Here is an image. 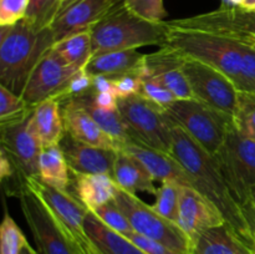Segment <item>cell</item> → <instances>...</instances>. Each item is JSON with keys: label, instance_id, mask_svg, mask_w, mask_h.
Segmentation results:
<instances>
[{"label": "cell", "instance_id": "1", "mask_svg": "<svg viewBox=\"0 0 255 254\" xmlns=\"http://www.w3.org/2000/svg\"><path fill=\"white\" fill-rule=\"evenodd\" d=\"M164 46L182 57L199 60L226 75L238 91L255 94V49L243 37L187 29L167 21Z\"/></svg>", "mask_w": 255, "mask_h": 254}, {"label": "cell", "instance_id": "2", "mask_svg": "<svg viewBox=\"0 0 255 254\" xmlns=\"http://www.w3.org/2000/svg\"><path fill=\"white\" fill-rule=\"evenodd\" d=\"M171 156L188 173L196 189L211 199L226 221L248 246L255 249V241L243 207L234 199L213 154L207 152L179 126L172 129Z\"/></svg>", "mask_w": 255, "mask_h": 254}, {"label": "cell", "instance_id": "3", "mask_svg": "<svg viewBox=\"0 0 255 254\" xmlns=\"http://www.w3.org/2000/svg\"><path fill=\"white\" fill-rule=\"evenodd\" d=\"M54 44L50 27L36 30L25 19L0 26V85L21 96L32 70Z\"/></svg>", "mask_w": 255, "mask_h": 254}, {"label": "cell", "instance_id": "4", "mask_svg": "<svg viewBox=\"0 0 255 254\" xmlns=\"http://www.w3.org/2000/svg\"><path fill=\"white\" fill-rule=\"evenodd\" d=\"M92 56L149 45L162 47L168 36L167 21L151 22L129 11L124 0L115 5L91 30Z\"/></svg>", "mask_w": 255, "mask_h": 254}, {"label": "cell", "instance_id": "5", "mask_svg": "<svg viewBox=\"0 0 255 254\" xmlns=\"http://www.w3.org/2000/svg\"><path fill=\"white\" fill-rule=\"evenodd\" d=\"M164 111L174 126L181 127L213 156L234 127L233 116L196 99L176 100Z\"/></svg>", "mask_w": 255, "mask_h": 254}, {"label": "cell", "instance_id": "6", "mask_svg": "<svg viewBox=\"0 0 255 254\" xmlns=\"http://www.w3.org/2000/svg\"><path fill=\"white\" fill-rule=\"evenodd\" d=\"M117 110L137 143L171 154L174 124L167 116L164 109L137 94L119 99Z\"/></svg>", "mask_w": 255, "mask_h": 254}, {"label": "cell", "instance_id": "7", "mask_svg": "<svg viewBox=\"0 0 255 254\" xmlns=\"http://www.w3.org/2000/svg\"><path fill=\"white\" fill-rule=\"evenodd\" d=\"M115 203L120 207L131 223L134 232L159 242L181 253L189 254L191 239L174 222L164 218L137 194L129 193L117 186Z\"/></svg>", "mask_w": 255, "mask_h": 254}, {"label": "cell", "instance_id": "8", "mask_svg": "<svg viewBox=\"0 0 255 254\" xmlns=\"http://www.w3.org/2000/svg\"><path fill=\"white\" fill-rule=\"evenodd\" d=\"M214 158L234 199L242 207L248 204L255 187V141L233 127Z\"/></svg>", "mask_w": 255, "mask_h": 254}, {"label": "cell", "instance_id": "9", "mask_svg": "<svg viewBox=\"0 0 255 254\" xmlns=\"http://www.w3.org/2000/svg\"><path fill=\"white\" fill-rule=\"evenodd\" d=\"M182 70L194 99L233 116L239 91L226 75L206 62L189 57H183Z\"/></svg>", "mask_w": 255, "mask_h": 254}, {"label": "cell", "instance_id": "10", "mask_svg": "<svg viewBox=\"0 0 255 254\" xmlns=\"http://www.w3.org/2000/svg\"><path fill=\"white\" fill-rule=\"evenodd\" d=\"M17 198L40 254H77L45 204L24 183L17 192Z\"/></svg>", "mask_w": 255, "mask_h": 254}, {"label": "cell", "instance_id": "11", "mask_svg": "<svg viewBox=\"0 0 255 254\" xmlns=\"http://www.w3.org/2000/svg\"><path fill=\"white\" fill-rule=\"evenodd\" d=\"M22 183L45 204L71 243L87 239L84 226L89 209L74 193L49 186L37 176L29 177Z\"/></svg>", "mask_w": 255, "mask_h": 254}, {"label": "cell", "instance_id": "12", "mask_svg": "<svg viewBox=\"0 0 255 254\" xmlns=\"http://www.w3.org/2000/svg\"><path fill=\"white\" fill-rule=\"evenodd\" d=\"M76 71L79 70L67 64L52 47L32 70L21 97L31 107L51 97L55 99Z\"/></svg>", "mask_w": 255, "mask_h": 254}, {"label": "cell", "instance_id": "13", "mask_svg": "<svg viewBox=\"0 0 255 254\" xmlns=\"http://www.w3.org/2000/svg\"><path fill=\"white\" fill-rule=\"evenodd\" d=\"M1 148L14 163L22 179L37 176L39 157L42 151L41 142L31 126V115L20 121L0 124Z\"/></svg>", "mask_w": 255, "mask_h": 254}, {"label": "cell", "instance_id": "14", "mask_svg": "<svg viewBox=\"0 0 255 254\" xmlns=\"http://www.w3.org/2000/svg\"><path fill=\"white\" fill-rule=\"evenodd\" d=\"M169 22L187 29L206 30L255 39V11H248L242 7L221 6L213 11L183 19H174Z\"/></svg>", "mask_w": 255, "mask_h": 254}, {"label": "cell", "instance_id": "15", "mask_svg": "<svg viewBox=\"0 0 255 254\" xmlns=\"http://www.w3.org/2000/svg\"><path fill=\"white\" fill-rule=\"evenodd\" d=\"M121 0H71L62 5L51 24L55 42L91 30Z\"/></svg>", "mask_w": 255, "mask_h": 254}, {"label": "cell", "instance_id": "16", "mask_svg": "<svg viewBox=\"0 0 255 254\" xmlns=\"http://www.w3.org/2000/svg\"><path fill=\"white\" fill-rule=\"evenodd\" d=\"M221 209L198 189L191 186H181L177 226L194 239L202 232L226 223Z\"/></svg>", "mask_w": 255, "mask_h": 254}, {"label": "cell", "instance_id": "17", "mask_svg": "<svg viewBox=\"0 0 255 254\" xmlns=\"http://www.w3.org/2000/svg\"><path fill=\"white\" fill-rule=\"evenodd\" d=\"M71 173H104L114 177L119 151L92 146L74 138L66 132L59 143Z\"/></svg>", "mask_w": 255, "mask_h": 254}, {"label": "cell", "instance_id": "18", "mask_svg": "<svg viewBox=\"0 0 255 254\" xmlns=\"http://www.w3.org/2000/svg\"><path fill=\"white\" fill-rule=\"evenodd\" d=\"M120 151L126 152L138 159L151 173L154 181H158L161 183L177 182L183 186L193 187L188 173L169 153L154 149L143 143H136V142H129L125 144Z\"/></svg>", "mask_w": 255, "mask_h": 254}, {"label": "cell", "instance_id": "19", "mask_svg": "<svg viewBox=\"0 0 255 254\" xmlns=\"http://www.w3.org/2000/svg\"><path fill=\"white\" fill-rule=\"evenodd\" d=\"M61 111L66 132L74 138L92 146L119 151L116 142L75 100H67L62 102Z\"/></svg>", "mask_w": 255, "mask_h": 254}, {"label": "cell", "instance_id": "20", "mask_svg": "<svg viewBox=\"0 0 255 254\" xmlns=\"http://www.w3.org/2000/svg\"><path fill=\"white\" fill-rule=\"evenodd\" d=\"M189 254H255V249L248 246L226 222L192 239Z\"/></svg>", "mask_w": 255, "mask_h": 254}, {"label": "cell", "instance_id": "21", "mask_svg": "<svg viewBox=\"0 0 255 254\" xmlns=\"http://www.w3.org/2000/svg\"><path fill=\"white\" fill-rule=\"evenodd\" d=\"M146 59L147 55L142 54L137 49L117 50L92 56L85 70L91 76L102 75L114 79L122 75L138 74L143 77Z\"/></svg>", "mask_w": 255, "mask_h": 254}, {"label": "cell", "instance_id": "22", "mask_svg": "<svg viewBox=\"0 0 255 254\" xmlns=\"http://www.w3.org/2000/svg\"><path fill=\"white\" fill-rule=\"evenodd\" d=\"M71 184L75 196L91 212L114 201L117 188L114 177L104 173H72Z\"/></svg>", "mask_w": 255, "mask_h": 254}, {"label": "cell", "instance_id": "23", "mask_svg": "<svg viewBox=\"0 0 255 254\" xmlns=\"http://www.w3.org/2000/svg\"><path fill=\"white\" fill-rule=\"evenodd\" d=\"M31 126L42 147L59 146L66 133L59 100L51 97L36 105L31 114Z\"/></svg>", "mask_w": 255, "mask_h": 254}, {"label": "cell", "instance_id": "24", "mask_svg": "<svg viewBox=\"0 0 255 254\" xmlns=\"http://www.w3.org/2000/svg\"><path fill=\"white\" fill-rule=\"evenodd\" d=\"M114 179L120 188L137 194L139 192L157 194V187L154 179L146 167L131 154L124 151H119L115 163Z\"/></svg>", "mask_w": 255, "mask_h": 254}, {"label": "cell", "instance_id": "25", "mask_svg": "<svg viewBox=\"0 0 255 254\" xmlns=\"http://www.w3.org/2000/svg\"><path fill=\"white\" fill-rule=\"evenodd\" d=\"M75 101L90 114V116L99 124V126L114 139L119 146V151L129 142H136L131 129L125 124L119 110H105L97 106L94 101V89L81 96L74 97Z\"/></svg>", "mask_w": 255, "mask_h": 254}, {"label": "cell", "instance_id": "26", "mask_svg": "<svg viewBox=\"0 0 255 254\" xmlns=\"http://www.w3.org/2000/svg\"><path fill=\"white\" fill-rule=\"evenodd\" d=\"M85 233L105 254H146L127 237L102 223L91 211L85 218Z\"/></svg>", "mask_w": 255, "mask_h": 254}, {"label": "cell", "instance_id": "27", "mask_svg": "<svg viewBox=\"0 0 255 254\" xmlns=\"http://www.w3.org/2000/svg\"><path fill=\"white\" fill-rule=\"evenodd\" d=\"M66 158L60 146L44 147L39 157L37 177L44 183L55 187L60 191L69 192L71 178Z\"/></svg>", "mask_w": 255, "mask_h": 254}, {"label": "cell", "instance_id": "28", "mask_svg": "<svg viewBox=\"0 0 255 254\" xmlns=\"http://www.w3.org/2000/svg\"><path fill=\"white\" fill-rule=\"evenodd\" d=\"M52 47L74 69H85L92 57L91 31L89 30V31H82L65 37L55 42Z\"/></svg>", "mask_w": 255, "mask_h": 254}, {"label": "cell", "instance_id": "29", "mask_svg": "<svg viewBox=\"0 0 255 254\" xmlns=\"http://www.w3.org/2000/svg\"><path fill=\"white\" fill-rule=\"evenodd\" d=\"M233 122L234 127L243 136L255 141V94L238 92Z\"/></svg>", "mask_w": 255, "mask_h": 254}, {"label": "cell", "instance_id": "30", "mask_svg": "<svg viewBox=\"0 0 255 254\" xmlns=\"http://www.w3.org/2000/svg\"><path fill=\"white\" fill-rule=\"evenodd\" d=\"M34 107L19 95L0 85V124L20 121L32 114Z\"/></svg>", "mask_w": 255, "mask_h": 254}, {"label": "cell", "instance_id": "31", "mask_svg": "<svg viewBox=\"0 0 255 254\" xmlns=\"http://www.w3.org/2000/svg\"><path fill=\"white\" fill-rule=\"evenodd\" d=\"M62 5L61 0H30L25 20L36 30L49 29Z\"/></svg>", "mask_w": 255, "mask_h": 254}, {"label": "cell", "instance_id": "32", "mask_svg": "<svg viewBox=\"0 0 255 254\" xmlns=\"http://www.w3.org/2000/svg\"><path fill=\"white\" fill-rule=\"evenodd\" d=\"M182 184L177 182H163L158 187L156 194V202L152 207L161 216L177 224L179 208V194Z\"/></svg>", "mask_w": 255, "mask_h": 254}, {"label": "cell", "instance_id": "33", "mask_svg": "<svg viewBox=\"0 0 255 254\" xmlns=\"http://www.w3.org/2000/svg\"><path fill=\"white\" fill-rule=\"evenodd\" d=\"M26 243V238L19 226L9 214L5 213L0 226V254H20Z\"/></svg>", "mask_w": 255, "mask_h": 254}, {"label": "cell", "instance_id": "34", "mask_svg": "<svg viewBox=\"0 0 255 254\" xmlns=\"http://www.w3.org/2000/svg\"><path fill=\"white\" fill-rule=\"evenodd\" d=\"M92 213L102 222V223L106 224L107 227H110L114 231L119 232L122 236L128 237L129 234L133 232L131 223L127 219V217L125 216L124 212L120 209V207L115 203V201L109 202L105 206L99 207L97 209H95Z\"/></svg>", "mask_w": 255, "mask_h": 254}, {"label": "cell", "instance_id": "35", "mask_svg": "<svg viewBox=\"0 0 255 254\" xmlns=\"http://www.w3.org/2000/svg\"><path fill=\"white\" fill-rule=\"evenodd\" d=\"M124 4L134 15L151 22H163L168 15L163 0H124Z\"/></svg>", "mask_w": 255, "mask_h": 254}, {"label": "cell", "instance_id": "36", "mask_svg": "<svg viewBox=\"0 0 255 254\" xmlns=\"http://www.w3.org/2000/svg\"><path fill=\"white\" fill-rule=\"evenodd\" d=\"M139 94L152 101L153 104L158 105L162 109H166L171 104L176 101V96L164 86L162 82L153 77H144L142 79V87Z\"/></svg>", "mask_w": 255, "mask_h": 254}, {"label": "cell", "instance_id": "37", "mask_svg": "<svg viewBox=\"0 0 255 254\" xmlns=\"http://www.w3.org/2000/svg\"><path fill=\"white\" fill-rule=\"evenodd\" d=\"M90 90H92V76L86 70L81 69L72 75V77L69 80L64 90L55 99L59 100L60 104H62L67 100H71L74 97L86 94Z\"/></svg>", "mask_w": 255, "mask_h": 254}, {"label": "cell", "instance_id": "38", "mask_svg": "<svg viewBox=\"0 0 255 254\" xmlns=\"http://www.w3.org/2000/svg\"><path fill=\"white\" fill-rule=\"evenodd\" d=\"M30 0H0V26H9L25 19Z\"/></svg>", "mask_w": 255, "mask_h": 254}, {"label": "cell", "instance_id": "39", "mask_svg": "<svg viewBox=\"0 0 255 254\" xmlns=\"http://www.w3.org/2000/svg\"><path fill=\"white\" fill-rule=\"evenodd\" d=\"M114 91L119 99L132 96L141 92L142 77L138 74H127L114 77Z\"/></svg>", "mask_w": 255, "mask_h": 254}, {"label": "cell", "instance_id": "40", "mask_svg": "<svg viewBox=\"0 0 255 254\" xmlns=\"http://www.w3.org/2000/svg\"><path fill=\"white\" fill-rule=\"evenodd\" d=\"M127 238L132 242L133 244H136L142 252H144L146 254H184L181 252H177L174 249L169 248V247L164 246V244L159 243V242L153 241L151 238H147V237L142 236V234L137 233V232H132Z\"/></svg>", "mask_w": 255, "mask_h": 254}, {"label": "cell", "instance_id": "41", "mask_svg": "<svg viewBox=\"0 0 255 254\" xmlns=\"http://www.w3.org/2000/svg\"><path fill=\"white\" fill-rule=\"evenodd\" d=\"M94 101L105 110H117L119 107V97L115 92H96L94 90Z\"/></svg>", "mask_w": 255, "mask_h": 254}, {"label": "cell", "instance_id": "42", "mask_svg": "<svg viewBox=\"0 0 255 254\" xmlns=\"http://www.w3.org/2000/svg\"><path fill=\"white\" fill-rule=\"evenodd\" d=\"M92 89L96 92H115L114 80L109 76H92Z\"/></svg>", "mask_w": 255, "mask_h": 254}, {"label": "cell", "instance_id": "43", "mask_svg": "<svg viewBox=\"0 0 255 254\" xmlns=\"http://www.w3.org/2000/svg\"><path fill=\"white\" fill-rule=\"evenodd\" d=\"M16 171L14 163L10 159V157L7 156L6 152L1 148V157H0V176L1 178H7V177H11L14 174V172Z\"/></svg>", "mask_w": 255, "mask_h": 254}, {"label": "cell", "instance_id": "44", "mask_svg": "<svg viewBox=\"0 0 255 254\" xmlns=\"http://www.w3.org/2000/svg\"><path fill=\"white\" fill-rule=\"evenodd\" d=\"M89 241V237H87V239H85V241H81V242H76V243H72V246H74L75 251H76L77 254H89V252H87L86 247H85V243Z\"/></svg>", "mask_w": 255, "mask_h": 254}, {"label": "cell", "instance_id": "45", "mask_svg": "<svg viewBox=\"0 0 255 254\" xmlns=\"http://www.w3.org/2000/svg\"><path fill=\"white\" fill-rule=\"evenodd\" d=\"M244 0H222L221 6L224 7H242Z\"/></svg>", "mask_w": 255, "mask_h": 254}, {"label": "cell", "instance_id": "46", "mask_svg": "<svg viewBox=\"0 0 255 254\" xmlns=\"http://www.w3.org/2000/svg\"><path fill=\"white\" fill-rule=\"evenodd\" d=\"M85 247H86V249H87V252H89V254H105L104 252H102L100 248H97V247L95 246V244L92 243V242L90 241V239L86 242V243H85Z\"/></svg>", "mask_w": 255, "mask_h": 254}, {"label": "cell", "instance_id": "47", "mask_svg": "<svg viewBox=\"0 0 255 254\" xmlns=\"http://www.w3.org/2000/svg\"><path fill=\"white\" fill-rule=\"evenodd\" d=\"M242 9L248 10V11H255V0H244Z\"/></svg>", "mask_w": 255, "mask_h": 254}, {"label": "cell", "instance_id": "48", "mask_svg": "<svg viewBox=\"0 0 255 254\" xmlns=\"http://www.w3.org/2000/svg\"><path fill=\"white\" fill-rule=\"evenodd\" d=\"M20 254H40V253L35 251L32 247H30L29 243H26L24 247H22L21 251H20Z\"/></svg>", "mask_w": 255, "mask_h": 254}, {"label": "cell", "instance_id": "49", "mask_svg": "<svg viewBox=\"0 0 255 254\" xmlns=\"http://www.w3.org/2000/svg\"><path fill=\"white\" fill-rule=\"evenodd\" d=\"M238 37H239V36H238ZM243 39H246L247 41H248L249 44H251L252 46H253L254 49H255V39H254V37H243Z\"/></svg>", "mask_w": 255, "mask_h": 254}, {"label": "cell", "instance_id": "50", "mask_svg": "<svg viewBox=\"0 0 255 254\" xmlns=\"http://www.w3.org/2000/svg\"><path fill=\"white\" fill-rule=\"evenodd\" d=\"M251 202L255 206V187L252 189V193H251Z\"/></svg>", "mask_w": 255, "mask_h": 254}, {"label": "cell", "instance_id": "51", "mask_svg": "<svg viewBox=\"0 0 255 254\" xmlns=\"http://www.w3.org/2000/svg\"><path fill=\"white\" fill-rule=\"evenodd\" d=\"M69 1H71V0H61L62 4H66V2H69Z\"/></svg>", "mask_w": 255, "mask_h": 254}]
</instances>
